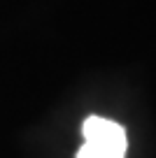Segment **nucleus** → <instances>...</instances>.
<instances>
[{
	"label": "nucleus",
	"mask_w": 156,
	"mask_h": 158,
	"mask_svg": "<svg viewBox=\"0 0 156 158\" xmlns=\"http://www.w3.org/2000/svg\"><path fill=\"white\" fill-rule=\"evenodd\" d=\"M82 135L84 144L79 147L77 158H126V130L112 118L89 116L82 126Z\"/></svg>",
	"instance_id": "nucleus-1"
}]
</instances>
